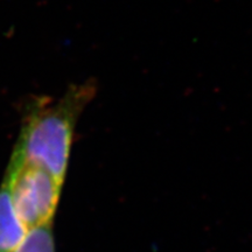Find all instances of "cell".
I'll use <instances>...</instances> for the list:
<instances>
[{
    "instance_id": "4",
    "label": "cell",
    "mask_w": 252,
    "mask_h": 252,
    "mask_svg": "<svg viewBox=\"0 0 252 252\" xmlns=\"http://www.w3.org/2000/svg\"><path fill=\"white\" fill-rule=\"evenodd\" d=\"M52 223L30 230L15 252H55Z\"/></svg>"
},
{
    "instance_id": "2",
    "label": "cell",
    "mask_w": 252,
    "mask_h": 252,
    "mask_svg": "<svg viewBox=\"0 0 252 252\" xmlns=\"http://www.w3.org/2000/svg\"><path fill=\"white\" fill-rule=\"evenodd\" d=\"M12 197L15 212L27 231L53 222L62 184L39 167L23 163L12 154Z\"/></svg>"
},
{
    "instance_id": "3",
    "label": "cell",
    "mask_w": 252,
    "mask_h": 252,
    "mask_svg": "<svg viewBox=\"0 0 252 252\" xmlns=\"http://www.w3.org/2000/svg\"><path fill=\"white\" fill-rule=\"evenodd\" d=\"M27 232L15 212L12 197V174L7 169L0 187V252H15Z\"/></svg>"
},
{
    "instance_id": "1",
    "label": "cell",
    "mask_w": 252,
    "mask_h": 252,
    "mask_svg": "<svg viewBox=\"0 0 252 252\" xmlns=\"http://www.w3.org/2000/svg\"><path fill=\"white\" fill-rule=\"evenodd\" d=\"M96 94L94 81L68 88L61 98L41 97L28 106L13 151L23 163L42 168L63 185L75 127Z\"/></svg>"
}]
</instances>
